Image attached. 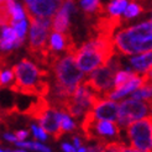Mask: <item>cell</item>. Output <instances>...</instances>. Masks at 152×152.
<instances>
[{
	"label": "cell",
	"instance_id": "cell-5",
	"mask_svg": "<svg viewBox=\"0 0 152 152\" xmlns=\"http://www.w3.org/2000/svg\"><path fill=\"white\" fill-rule=\"evenodd\" d=\"M150 110H152V108L146 102L136 100L132 98L123 100L119 105V119L116 124L120 127V130L127 129L131 123L141 120V118L146 116Z\"/></svg>",
	"mask_w": 152,
	"mask_h": 152
},
{
	"label": "cell",
	"instance_id": "cell-13",
	"mask_svg": "<svg viewBox=\"0 0 152 152\" xmlns=\"http://www.w3.org/2000/svg\"><path fill=\"white\" fill-rule=\"evenodd\" d=\"M141 86H142V77H141V75H137V77H135L134 79H131L129 83H126L124 87H121L120 89L111 92V93L108 95V99H106V100L120 99L121 96H124V95H126V94H129V93L136 92L137 89L141 88Z\"/></svg>",
	"mask_w": 152,
	"mask_h": 152
},
{
	"label": "cell",
	"instance_id": "cell-17",
	"mask_svg": "<svg viewBox=\"0 0 152 152\" xmlns=\"http://www.w3.org/2000/svg\"><path fill=\"white\" fill-rule=\"evenodd\" d=\"M129 3L125 0H118V1H110L106 4V12L111 16H120L121 12H125Z\"/></svg>",
	"mask_w": 152,
	"mask_h": 152
},
{
	"label": "cell",
	"instance_id": "cell-23",
	"mask_svg": "<svg viewBox=\"0 0 152 152\" xmlns=\"http://www.w3.org/2000/svg\"><path fill=\"white\" fill-rule=\"evenodd\" d=\"M14 77H15V74H14L12 69H5L1 73V75H0V86L4 88L7 87L14 80Z\"/></svg>",
	"mask_w": 152,
	"mask_h": 152
},
{
	"label": "cell",
	"instance_id": "cell-6",
	"mask_svg": "<svg viewBox=\"0 0 152 152\" xmlns=\"http://www.w3.org/2000/svg\"><path fill=\"white\" fill-rule=\"evenodd\" d=\"M75 62H77L78 68L83 73H93L96 71L98 67L105 66L103 57L98 53L93 47L89 45V42H84L82 47L75 52Z\"/></svg>",
	"mask_w": 152,
	"mask_h": 152
},
{
	"label": "cell",
	"instance_id": "cell-24",
	"mask_svg": "<svg viewBox=\"0 0 152 152\" xmlns=\"http://www.w3.org/2000/svg\"><path fill=\"white\" fill-rule=\"evenodd\" d=\"M31 130H32V132H34V136H35V139L37 140H42V141H45L47 139V135H46V132H45L41 127H39V126H36V125H31Z\"/></svg>",
	"mask_w": 152,
	"mask_h": 152
},
{
	"label": "cell",
	"instance_id": "cell-3",
	"mask_svg": "<svg viewBox=\"0 0 152 152\" xmlns=\"http://www.w3.org/2000/svg\"><path fill=\"white\" fill-rule=\"evenodd\" d=\"M120 68L121 63L119 58L115 57L106 66H103L94 71L90 74V77L84 80V83L94 93L100 95L104 100H106L108 95L114 90V80H115V75L120 71Z\"/></svg>",
	"mask_w": 152,
	"mask_h": 152
},
{
	"label": "cell",
	"instance_id": "cell-34",
	"mask_svg": "<svg viewBox=\"0 0 152 152\" xmlns=\"http://www.w3.org/2000/svg\"><path fill=\"white\" fill-rule=\"evenodd\" d=\"M0 39H1V31H0Z\"/></svg>",
	"mask_w": 152,
	"mask_h": 152
},
{
	"label": "cell",
	"instance_id": "cell-37",
	"mask_svg": "<svg viewBox=\"0 0 152 152\" xmlns=\"http://www.w3.org/2000/svg\"><path fill=\"white\" fill-rule=\"evenodd\" d=\"M151 14H152V10H151Z\"/></svg>",
	"mask_w": 152,
	"mask_h": 152
},
{
	"label": "cell",
	"instance_id": "cell-26",
	"mask_svg": "<svg viewBox=\"0 0 152 152\" xmlns=\"http://www.w3.org/2000/svg\"><path fill=\"white\" fill-rule=\"evenodd\" d=\"M28 132L25 130H19V131H15V137H16L18 142H22V140L27 137Z\"/></svg>",
	"mask_w": 152,
	"mask_h": 152
},
{
	"label": "cell",
	"instance_id": "cell-9",
	"mask_svg": "<svg viewBox=\"0 0 152 152\" xmlns=\"http://www.w3.org/2000/svg\"><path fill=\"white\" fill-rule=\"evenodd\" d=\"M61 116H62V114L59 113V110L51 106V109L40 120V127L46 134L53 136L56 141H58L63 135L62 130H61Z\"/></svg>",
	"mask_w": 152,
	"mask_h": 152
},
{
	"label": "cell",
	"instance_id": "cell-35",
	"mask_svg": "<svg viewBox=\"0 0 152 152\" xmlns=\"http://www.w3.org/2000/svg\"><path fill=\"white\" fill-rule=\"evenodd\" d=\"M6 152H14V151H6Z\"/></svg>",
	"mask_w": 152,
	"mask_h": 152
},
{
	"label": "cell",
	"instance_id": "cell-4",
	"mask_svg": "<svg viewBox=\"0 0 152 152\" xmlns=\"http://www.w3.org/2000/svg\"><path fill=\"white\" fill-rule=\"evenodd\" d=\"M126 134L132 148L140 152H152V115L131 123Z\"/></svg>",
	"mask_w": 152,
	"mask_h": 152
},
{
	"label": "cell",
	"instance_id": "cell-16",
	"mask_svg": "<svg viewBox=\"0 0 152 152\" xmlns=\"http://www.w3.org/2000/svg\"><path fill=\"white\" fill-rule=\"evenodd\" d=\"M137 75L140 74L136 71H119L115 75V80H114V90H118L121 87H124L126 83H129L131 79L137 77Z\"/></svg>",
	"mask_w": 152,
	"mask_h": 152
},
{
	"label": "cell",
	"instance_id": "cell-18",
	"mask_svg": "<svg viewBox=\"0 0 152 152\" xmlns=\"http://www.w3.org/2000/svg\"><path fill=\"white\" fill-rule=\"evenodd\" d=\"M12 24V16L9 9V1H0V26Z\"/></svg>",
	"mask_w": 152,
	"mask_h": 152
},
{
	"label": "cell",
	"instance_id": "cell-14",
	"mask_svg": "<svg viewBox=\"0 0 152 152\" xmlns=\"http://www.w3.org/2000/svg\"><path fill=\"white\" fill-rule=\"evenodd\" d=\"M19 40V37L15 32L14 27L6 26L1 30V39H0V50L1 51H10L15 48V43Z\"/></svg>",
	"mask_w": 152,
	"mask_h": 152
},
{
	"label": "cell",
	"instance_id": "cell-32",
	"mask_svg": "<svg viewBox=\"0 0 152 152\" xmlns=\"http://www.w3.org/2000/svg\"><path fill=\"white\" fill-rule=\"evenodd\" d=\"M77 152H87V148H84V147H80Z\"/></svg>",
	"mask_w": 152,
	"mask_h": 152
},
{
	"label": "cell",
	"instance_id": "cell-27",
	"mask_svg": "<svg viewBox=\"0 0 152 152\" xmlns=\"http://www.w3.org/2000/svg\"><path fill=\"white\" fill-rule=\"evenodd\" d=\"M87 152H105L104 145H100V143H96L94 146H90L87 148Z\"/></svg>",
	"mask_w": 152,
	"mask_h": 152
},
{
	"label": "cell",
	"instance_id": "cell-19",
	"mask_svg": "<svg viewBox=\"0 0 152 152\" xmlns=\"http://www.w3.org/2000/svg\"><path fill=\"white\" fill-rule=\"evenodd\" d=\"M9 9L12 16V22H19L25 20V10L20 4L15 3V1H9Z\"/></svg>",
	"mask_w": 152,
	"mask_h": 152
},
{
	"label": "cell",
	"instance_id": "cell-8",
	"mask_svg": "<svg viewBox=\"0 0 152 152\" xmlns=\"http://www.w3.org/2000/svg\"><path fill=\"white\" fill-rule=\"evenodd\" d=\"M123 25V20L120 16H111L109 14H105L103 16L95 19L92 24V36H110L113 37L114 31Z\"/></svg>",
	"mask_w": 152,
	"mask_h": 152
},
{
	"label": "cell",
	"instance_id": "cell-2",
	"mask_svg": "<svg viewBox=\"0 0 152 152\" xmlns=\"http://www.w3.org/2000/svg\"><path fill=\"white\" fill-rule=\"evenodd\" d=\"M115 47L123 55L152 51V21H145L139 25L119 31L115 37Z\"/></svg>",
	"mask_w": 152,
	"mask_h": 152
},
{
	"label": "cell",
	"instance_id": "cell-28",
	"mask_svg": "<svg viewBox=\"0 0 152 152\" xmlns=\"http://www.w3.org/2000/svg\"><path fill=\"white\" fill-rule=\"evenodd\" d=\"M62 150L64 152H77V151H75V148L72 145H69V143H63V145H62Z\"/></svg>",
	"mask_w": 152,
	"mask_h": 152
},
{
	"label": "cell",
	"instance_id": "cell-22",
	"mask_svg": "<svg viewBox=\"0 0 152 152\" xmlns=\"http://www.w3.org/2000/svg\"><path fill=\"white\" fill-rule=\"evenodd\" d=\"M12 26H14V30L16 32L19 40H22L25 41V36H26V28H27V24L25 20L22 21H19V22H12Z\"/></svg>",
	"mask_w": 152,
	"mask_h": 152
},
{
	"label": "cell",
	"instance_id": "cell-36",
	"mask_svg": "<svg viewBox=\"0 0 152 152\" xmlns=\"http://www.w3.org/2000/svg\"><path fill=\"white\" fill-rule=\"evenodd\" d=\"M0 152H3V151H1V150H0Z\"/></svg>",
	"mask_w": 152,
	"mask_h": 152
},
{
	"label": "cell",
	"instance_id": "cell-30",
	"mask_svg": "<svg viewBox=\"0 0 152 152\" xmlns=\"http://www.w3.org/2000/svg\"><path fill=\"white\" fill-rule=\"evenodd\" d=\"M73 142H74V146H75V147H77L78 150H79V148L82 147V146H80V140H79L78 137H75V136H74V137H73Z\"/></svg>",
	"mask_w": 152,
	"mask_h": 152
},
{
	"label": "cell",
	"instance_id": "cell-29",
	"mask_svg": "<svg viewBox=\"0 0 152 152\" xmlns=\"http://www.w3.org/2000/svg\"><path fill=\"white\" fill-rule=\"evenodd\" d=\"M4 139L7 140V141H10V142H14V143L18 142L16 137H15V135H11V134H5V135H4Z\"/></svg>",
	"mask_w": 152,
	"mask_h": 152
},
{
	"label": "cell",
	"instance_id": "cell-1",
	"mask_svg": "<svg viewBox=\"0 0 152 152\" xmlns=\"http://www.w3.org/2000/svg\"><path fill=\"white\" fill-rule=\"evenodd\" d=\"M11 69L16 78L14 84L9 87L12 93L36 98H46L51 93V86L47 82L48 72L30 59L22 58L20 63L11 67Z\"/></svg>",
	"mask_w": 152,
	"mask_h": 152
},
{
	"label": "cell",
	"instance_id": "cell-21",
	"mask_svg": "<svg viewBox=\"0 0 152 152\" xmlns=\"http://www.w3.org/2000/svg\"><path fill=\"white\" fill-rule=\"evenodd\" d=\"M74 129H75V124L69 118V115L66 113H62V116H61V130H62V134L68 132V131H73Z\"/></svg>",
	"mask_w": 152,
	"mask_h": 152
},
{
	"label": "cell",
	"instance_id": "cell-33",
	"mask_svg": "<svg viewBox=\"0 0 152 152\" xmlns=\"http://www.w3.org/2000/svg\"><path fill=\"white\" fill-rule=\"evenodd\" d=\"M14 152H25V151H14Z\"/></svg>",
	"mask_w": 152,
	"mask_h": 152
},
{
	"label": "cell",
	"instance_id": "cell-10",
	"mask_svg": "<svg viewBox=\"0 0 152 152\" xmlns=\"http://www.w3.org/2000/svg\"><path fill=\"white\" fill-rule=\"evenodd\" d=\"M75 11L73 1H63L61 9L52 18V30L56 34H66L69 27V15Z\"/></svg>",
	"mask_w": 152,
	"mask_h": 152
},
{
	"label": "cell",
	"instance_id": "cell-7",
	"mask_svg": "<svg viewBox=\"0 0 152 152\" xmlns=\"http://www.w3.org/2000/svg\"><path fill=\"white\" fill-rule=\"evenodd\" d=\"M63 1H52V0H26L22 3L25 12L32 14L39 18H53L61 9Z\"/></svg>",
	"mask_w": 152,
	"mask_h": 152
},
{
	"label": "cell",
	"instance_id": "cell-20",
	"mask_svg": "<svg viewBox=\"0 0 152 152\" xmlns=\"http://www.w3.org/2000/svg\"><path fill=\"white\" fill-rule=\"evenodd\" d=\"M141 12H143V6H142L141 4L130 3V4L127 5L124 15H125V19H131V18L137 16V15L141 14Z\"/></svg>",
	"mask_w": 152,
	"mask_h": 152
},
{
	"label": "cell",
	"instance_id": "cell-31",
	"mask_svg": "<svg viewBox=\"0 0 152 152\" xmlns=\"http://www.w3.org/2000/svg\"><path fill=\"white\" fill-rule=\"evenodd\" d=\"M123 152H140V151H137V150H135V148H132V147H126Z\"/></svg>",
	"mask_w": 152,
	"mask_h": 152
},
{
	"label": "cell",
	"instance_id": "cell-15",
	"mask_svg": "<svg viewBox=\"0 0 152 152\" xmlns=\"http://www.w3.org/2000/svg\"><path fill=\"white\" fill-rule=\"evenodd\" d=\"M130 63L137 73H146L152 68V51L137 57H132L130 59Z\"/></svg>",
	"mask_w": 152,
	"mask_h": 152
},
{
	"label": "cell",
	"instance_id": "cell-11",
	"mask_svg": "<svg viewBox=\"0 0 152 152\" xmlns=\"http://www.w3.org/2000/svg\"><path fill=\"white\" fill-rule=\"evenodd\" d=\"M92 111L98 120L115 121L119 119V104L114 100H102Z\"/></svg>",
	"mask_w": 152,
	"mask_h": 152
},
{
	"label": "cell",
	"instance_id": "cell-12",
	"mask_svg": "<svg viewBox=\"0 0 152 152\" xmlns=\"http://www.w3.org/2000/svg\"><path fill=\"white\" fill-rule=\"evenodd\" d=\"M50 109H51V103L46 98L40 96V98H36V100L34 103L28 104L27 108L25 110H22V114L31 119L40 121Z\"/></svg>",
	"mask_w": 152,
	"mask_h": 152
},
{
	"label": "cell",
	"instance_id": "cell-25",
	"mask_svg": "<svg viewBox=\"0 0 152 152\" xmlns=\"http://www.w3.org/2000/svg\"><path fill=\"white\" fill-rule=\"evenodd\" d=\"M32 150L40 151V152H51L50 147L42 145V143H39V142H32Z\"/></svg>",
	"mask_w": 152,
	"mask_h": 152
}]
</instances>
